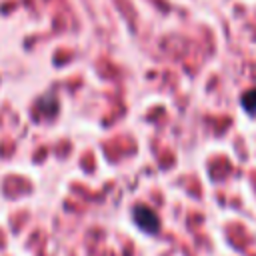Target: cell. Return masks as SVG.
Returning <instances> with one entry per match:
<instances>
[{"label":"cell","mask_w":256,"mask_h":256,"mask_svg":"<svg viewBox=\"0 0 256 256\" xmlns=\"http://www.w3.org/2000/svg\"><path fill=\"white\" fill-rule=\"evenodd\" d=\"M242 108H244L248 114H252V116L256 114V88L244 92V96H242Z\"/></svg>","instance_id":"2"},{"label":"cell","mask_w":256,"mask_h":256,"mask_svg":"<svg viewBox=\"0 0 256 256\" xmlns=\"http://www.w3.org/2000/svg\"><path fill=\"white\" fill-rule=\"evenodd\" d=\"M134 222H136L144 232H148V234L158 232V226H160L158 216H156L150 208H146V206H136V208H134Z\"/></svg>","instance_id":"1"}]
</instances>
